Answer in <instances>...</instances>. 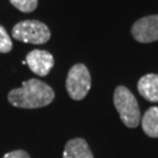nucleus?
<instances>
[{
  "label": "nucleus",
  "mask_w": 158,
  "mask_h": 158,
  "mask_svg": "<svg viewBox=\"0 0 158 158\" xmlns=\"http://www.w3.org/2000/svg\"><path fill=\"white\" fill-rule=\"evenodd\" d=\"M55 97V93L51 85L36 79L23 82L20 88L12 89L8 93V102L13 107L35 109L51 104Z\"/></svg>",
  "instance_id": "nucleus-1"
},
{
  "label": "nucleus",
  "mask_w": 158,
  "mask_h": 158,
  "mask_svg": "<svg viewBox=\"0 0 158 158\" xmlns=\"http://www.w3.org/2000/svg\"><path fill=\"white\" fill-rule=\"evenodd\" d=\"M114 104L122 122L128 128H136L139 124L141 111L137 100L131 91L124 87L118 85L114 93Z\"/></svg>",
  "instance_id": "nucleus-2"
},
{
  "label": "nucleus",
  "mask_w": 158,
  "mask_h": 158,
  "mask_svg": "<svg viewBox=\"0 0 158 158\" xmlns=\"http://www.w3.org/2000/svg\"><path fill=\"white\" fill-rule=\"evenodd\" d=\"M12 36L25 44L42 45L51 39V31L41 21L23 20L18 23L12 29Z\"/></svg>",
  "instance_id": "nucleus-3"
},
{
  "label": "nucleus",
  "mask_w": 158,
  "mask_h": 158,
  "mask_svg": "<svg viewBox=\"0 0 158 158\" xmlns=\"http://www.w3.org/2000/svg\"><path fill=\"white\" fill-rule=\"evenodd\" d=\"M91 87V77L88 68L82 63H76L69 69L66 80L68 95L75 101L83 100Z\"/></svg>",
  "instance_id": "nucleus-4"
},
{
  "label": "nucleus",
  "mask_w": 158,
  "mask_h": 158,
  "mask_svg": "<svg viewBox=\"0 0 158 158\" xmlns=\"http://www.w3.org/2000/svg\"><path fill=\"white\" fill-rule=\"evenodd\" d=\"M131 34L142 44H150L158 40V14L157 15H148L137 20L132 28Z\"/></svg>",
  "instance_id": "nucleus-5"
},
{
  "label": "nucleus",
  "mask_w": 158,
  "mask_h": 158,
  "mask_svg": "<svg viewBox=\"0 0 158 158\" xmlns=\"http://www.w3.org/2000/svg\"><path fill=\"white\" fill-rule=\"evenodd\" d=\"M26 64L34 74L39 76L48 75L54 66V57L49 52L34 49L26 56Z\"/></svg>",
  "instance_id": "nucleus-6"
},
{
  "label": "nucleus",
  "mask_w": 158,
  "mask_h": 158,
  "mask_svg": "<svg viewBox=\"0 0 158 158\" xmlns=\"http://www.w3.org/2000/svg\"><path fill=\"white\" fill-rule=\"evenodd\" d=\"M137 89L145 100L150 102H158V74H147L142 76Z\"/></svg>",
  "instance_id": "nucleus-7"
},
{
  "label": "nucleus",
  "mask_w": 158,
  "mask_h": 158,
  "mask_svg": "<svg viewBox=\"0 0 158 158\" xmlns=\"http://www.w3.org/2000/svg\"><path fill=\"white\" fill-rule=\"evenodd\" d=\"M63 158H94L90 148L83 138H74L67 142Z\"/></svg>",
  "instance_id": "nucleus-8"
},
{
  "label": "nucleus",
  "mask_w": 158,
  "mask_h": 158,
  "mask_svg": "<svg viewBox=\"0 0 158 158\" xmlns=\"http://www.w3.org/2000/svg\"><path fill=\"white\" fill-rule=\"evenodd\" d=\"M142 128L149 137L157 138L158 137V107L149 108L143 118H142Z\"/></svg>",
  "instance_id": "nucleus-9"
},
{
  "label": "nucleus",
  "mask_w": 158,
  "mask_h": 158,
  "mask_svg": "<svg viewBox=\"0 0 158 158\" xmlns=\"http://www.w3.org/2000/svg\"><path fill=\"white\" fill-rule=\"evenodd\" d=\"M10 2L23 13H31L38 7V0H10Z\"/></svg>",
  "instance_id": "nucleus-10"
},
{
  "label": "nucleus",
  "mask_w": 158,
  "mask_h": 158,
  "mask_svg": "<svg viewBox=\"0 0 158 158\" xmlns=\"http://www.w3.org/2000/svg\"><path fill=\"white\" fill-rule=\"evenodd\" d=\"M13 48L11 36L7 34L5 27L0 25V53H10Z\"/></svg>",
  "instance_id": "nucleus-11"
},
{
  "label": "nucleus",
  "mask_w": 158,
  "mask_h": 158,
  "mask_svg": "<svg viewBox=\"0 0 158 158\" xmlns=\"http://www.w3.org/2000/svg\"><path fill=\"white\" fill-rule=\"evenodd\" d=\"M4 158H31L29 155L23 150H15V151H11V152L6 153Z\"/></svg>",
  "instance_id": "nucleus-12"
}]
</instances>
